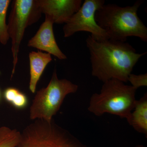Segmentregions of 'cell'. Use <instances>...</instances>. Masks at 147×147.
Listing matches in <instances>:
<instances>
[{
    "mask_svg": "<svg viewBox=\"0 0 147 147\" xmlns=\"http://www.w3.org/2000/svg\"><path fill=\"white\" fill-rule=\"evenodd\" d=\"M3 96L5 101L18 110L26 108L28 103L26 95L16 88L10 87L6 89Z\"/></svg>",
    "mask_w": 147,
    "mask_h": 147,
    "instance_id": "obj_12",
    "label": "cell"
},
{
    "mask_svg": "<svg viewBox=\"0 0 147 147\" xmlns=\"http://www.w3.org/2000/svg\"><path fill=\"white\" fill-rule=\"evenodd\" d=\"M10 2L9 0H0V43L4 45L7 44L9 39L6 18Z\"/></svg>",
    "mask_w": 147,
    "mask_h": 147,
    "instance_id": "obj_14",
    "label": "cell"
},
{
    "mask_svg": "<svg viewBox=\"0 0 147 147\" xmlns=\"http://www.w3.org/2000/svg\"><path fill=\"white\" fill-rule=\"evenodd\" d=\"M86 43L90 56L92 75L103 83L113 79L128 82L134 66L147 53H137L127 42L110 39L96 41L90 36Z\"/></svg>",
    "mask_w": 147,
    "mask_h": 147,
    "instance_id": "obj_1",
    "label": "cell"
},
{
    "mask_svg": "<svg viewBox=\"0 0 147 147\" xmlns=\"http://www.w3.org/2000/svg\"><path fill=\"white\" fill-rule=\"evenodd\" d=\"M127 81L131 83V86L135 89L142 86H147V74L136 75L131 73L128 77Z\"/></svg>",
    "mask_w": 147,
    "mask_h": 147,
    "instance_id": "obj_15",
    "label": "cell"
},
{
    "mask_svg": "<svg viewBox=\"0 0 147 147\" xmlns=\"http://www.w3.org/2000/svg\"><path fill=\"white\" fill-rule=\"evenodd\" d=\"M104 0H85L79 10L71 16L63 27L64 36L68 38L79 32L90 33L96 41L109 39L106 32L96 21V11L105 4Z\"/></svg>",
    "mask_w": 147,
    "mask_h": 147,
    "instance_id": "obj_7",
    "label": "cell"
},
{
    "mask_svg": "<svg viewBox=\"0 0 147 147\" xmlns=\"http://www.w3.org/2000/svg\"><path fill=\"white\" fill-rule=\"evenodd\" d=\"M128 123L139 133L147 135V93L136 100L134 109L127 119Z\"/></svg>",
    "mask_w": 147,
    "mask_h": 147,
    "instance_id": "obj_11",
    "label": "cell"
},
{
    "mask_svg": "<svg viewBox=\"0 0 147 147\" xmlns=\"http://www.w3.org/2000/svg\"><path fill=\"white\" fill-rule=\"evenodd\" d=\"M41 13L54 24L66 23L82 5V0H38Z\"/></svg>",
    "mask_w": 147,
    "mask_h": 147,
    "instance_id": "obj_8",
    "label": "cell"
},
{
    "mask_svg": "<svg viewBox=\"0 0 147 147\" xmlns=\"http://www.w3.org/2000/svg\"><path fill=\"white\" fill-rule=\"evenodd\" d=\"M52 20L45 17L36 34L29 40L28 46L44 51L60 60L67 59L66 56L60 49L55 40Z\"/></svg>",
    "mask_w": 147,
    "mask_h": 147,
    "instance_id": "obj_9",
    "label": "cell"
},
{
    "mask_svg": "<svg viewBox=\"0 0 147 147\" xmlns=\"http://www.w3.org/2000/svg\"><path fill=\"white\" fill-rule=\"evenodd\" d=\"M142 1L133 5L121 7L114 4H104L95 14L98 25L107 33L109 39L125 42L129 36L147 42V28L137 14Z\"/></svg>",
    "mask_w": 147,
    "mask_h": 147,
    "instance_id": "obj_2",
    "label": "cell"
},
{
    "mask_svg": "<svg viewBox=\"0 0 147 147\" xmlns=\"http://www.w3.org/2000/svg\"><path fill=\"white\" fill-rule=\"evenodd\" d=\"M11 7L7 25L9 35L12 43V77L15 73L20 44L26 29L37 22L42 13L38 0H14L12 1Z\"/></svg>",
    "mask_w": 147,
    "mask_h": 147,
    "instance_id": "obj_5",
    "label": "cell"
},
{
    "mask_svg": "<svg viewBox=\"0 0 147 147\" xmlns=\"http://www.w3.org/2000/svg\"><path fill=\"white\" fill-rule=\"evenodd\" d=\"M21 134L16 129L7 127H0V147H16L21 139Z\"/></svg>",
    "mask_w": 147,
    "mask_h": 147,
    "instance_id": "obj_13",
    "label": "cell"
},
{
    "mask_svg": "<svg viewBox=\"0 0 147 147\" xmlns=\"http://www.w3.org/2000/svg\"><path fill=\"white\" fill-rule=\"evenodd\" d=\"M1 90H0V101H1Z\"/></svg>",
    "mask_w": 147,
    "mask_h": 147,
    "instance_id": "obj_16",
    "label": "cell"
},
{
    "mask_svg": "<svg viewBox=\"0 0 147 147\" xmlns=\"http://www.w3.org/2000/svg\"><path fill=\"white\" fill-rule=\"evenodd\" d=\"M30 65L29 89L32 93L36 90L38 82L47 65L52 61L51 55L38 50L32 52L29 55Z\"/></svg>",
    "mask_w": 147,
    "mask_h": 147,
    "instance_id": "obj_10",
    "label": "cell"
},
{
    "mask_svg": "<svg viewBox=\"0 0 147 147\" xmlns=\"http://www.w3.org/2000/svg\"><path fill=\"white\" fill-rule=\"evenodd\" d=\"M16 147H88L67 131L47 124L27 127Z\"/></svg>",
    "mask_w": 147,
    "mask_h": 147,
    "instance_id": "obj_6",
    "label": "cell"
},
{
    "mask_svg": "<svg viewBox=\"0 0 147 147\" xmlns=\"http://www.w3.org/2000/svg\"><path fill=\"white\" fill-rule=\"evenodd\" d=\"M103 83L100 92L92 95L88 110L98 117L108 113L127 119L135 106L137 90L117 79Z\"/></svg>",
    "mask_w": 147,
    "mask_h": 147,
    "instance_id": "obj_3",
    "label": "cell"
},
{
    "mask_svg": "<svg viewBox=\"0 0 147 147\" xmlns=\"http://www.w3.org/2000/svg\"><path fill=\"white\" fill-rule=\"evenodd\" d=\"M78 89V86L70 81L59 79L55 69L47 86L37 92L30 108V118L52 121L66 96Z\"/></svg>",
    "mask_w": 147,
    "mask_h": 147,
    "instance_id": "obj_4",
    "label": "cell"
}]
</instances>
